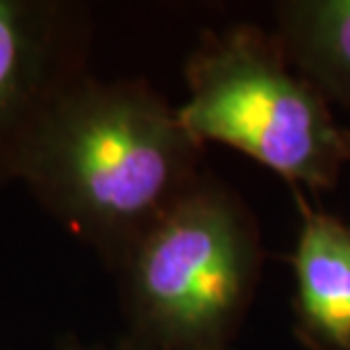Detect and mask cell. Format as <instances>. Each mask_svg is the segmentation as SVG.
<instances>
[{"label": "cell", "mask_w": 350, "mask_h": 350, "mask_svg": "<svg viewBox=\"0 0 350 350\" xmlns=\"http://www.w3.org/2000/svg\"><path fill=\"white\" fill-rule=\"evenodd\" d=\"M202 152L146 80L87 75L39 128L18 182L114 273L202 178Z\"/></svg>", "instance_id": "obj_1"}, {"label": "cell", "mask_w": 350, "mask_h": 350, "mask_svg": "<svg viewBox=\"0 0 350 350\" xmlns=\"http://www.w3.org/2000/svg\"><path fill=\"white\" fill-rule=\"evenodd\" d=\"M262 271L260 221L205 171L114 271L125 332L166 350L234 348Z\"/></svg>", "instance_id": "obj_2"}, {"label": "cell", "mask_w": 350, "mask_h": 350, "mask_svg": "<svg viewBox=\"0 0 350 350\" xmlns=\"http://www.w3.org/2000/svg\"><path fill=\"white\" fill-rule=\"evenodd\" d=\"M185 89L178 116L200 146L239 150L289 189H337L350 164V128L293 71L273 30L234 23L205 32L185 62Z\"/></svg>", "instance_id": "obj_3"}, {"label": "cell", "mask_w": 350, "mask_h": 350, "mask_svg": "<svg viewBox=\"0 0 350 350\" xmlns=\"http://www.w3.org/2000/svg\"><path fill=\"white\" fill-rule=\"evenodd\" d=\"M94 18L71 0H0V189L21 166L59 98L85 80Z\"/></svg>", "instance_id": "obj_4"}, {"label": "cell", "mask_w": 350, "mask_h": 350, "mask_svg": "<svg viewBox=\"0 0 350 350\" xmlns=\"http://www.w3.org/2000/svg\"><path fill=\"white\" fill-rule=\"evenodd\" d=\"M298 232L293 271V339L303 350H350V221L291 189Z\"/></svg>", "instance_id": "obj_5"}, {"label": "cell", "mask_w": 350, "mask_h": 350, "mask_svg": "<svg viewBox=\"0 0 350 350\" xmlns=\"http://www.w3.org/2000/svg\"><path fill=\"white\" fill-rule=\"evenodd\" d=\"M273 32L293 71L350 111V0H280Z\"/></svg>", "instance_id": "obj_6"}, {"label": "cell", "mask_w": 350, "mask_h": 350, "mask_svg": "<svg viewBox=\"0 0 350 350\" xmlns=\"http://www.w3.org/2000/svg\"><path fill=\"white\" fill-rule=\"evenodd\" d=\"M87 350H166V348H157L152 344H146V341L132 337V334H128V332H123L121 337L105 341V344L87 346ZM228 350H237V348H228Z\"/></svg>", "instance_id": "obj_7"}, {"label": "cell", "mask_w": 350, "mask_h": 350, "mask_svg": "<svg viewBox=\"0 0 350 350\" xmlns=\"http://www.w3.org/2000/svg\"><path fill=\"white\" fill-rule=\"evenodd\" d=\"M59 350H87V346H78V344H71V346H64Z\"/></svg>", "instance_id": "obj_8"}]
</instances>
